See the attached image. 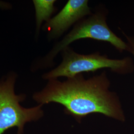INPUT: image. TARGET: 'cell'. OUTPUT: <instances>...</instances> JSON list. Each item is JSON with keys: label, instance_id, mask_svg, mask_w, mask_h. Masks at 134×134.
Listing matches in <instances>:
<instances>
[{"label": "cell", "instance_id": "cell-1", "mask_svg": "<svg viewBox=\"0 0 134 134\" xmlns=\"http://www.w3.org/2000/svg\"><path fill=\"white\" fill-rule=\"evenodd\" d=\"M110 81L105 71L86 79L83 74L64 81L51 80L33 99L43 105L52 102L63 106L65 112L80 122L86 116L99 113L124 121L125 116L119 98L109 91Z\"/></svg>", "mask_w": 134, "mask_h": 134}, {"label": "cell", "instance_id": "cell-2", "mask_svg": "<svg viewBox=\"0 0 134 134\" xmlns=\"http://www.w3.org/2000/svg\"><path fill=\"white\" fill-rule=\"evenodd\" d=\"M107 10L99 7L94 13L75 24L72 30L49 52L37 63V68H44L52 65L54 58L64 49L79 40L91 39L109 43L120 53L128 51L126 42L118 37L110 29L106 22Z\"/></svg>", "mask_w": 134, "mask_h": 134}, {"label": "cell", "instance_id": "cell-3", "mask_svg": "<svg viewBox=\"0 0 134 134\" xmlns=\"http://www.w3.org/2000/svg\"><path fill=\"white\" fill-rule=\"evenodd\" d=\"M62 61L57 67L44 74L42 78L46 80L69 78L83 72H95L108 69L121 75L132 74L134 71V63L130 57L122 59H111L99 52L82 54L68 47L61 52Z\"/></svg>", "mask_w": 134, "mask_h": 134}, {"label": "cell", "instance_id": "cell-4", "mask_svg": "<svg viewBox=\"0 0 134 134\" xmlns=\"http://www.w3.org/2000/svg\"><path fill=\"white\" fill-rule=\"evenodd\" d=\"M16 74L10 72L0 80V134L16 127L17 134H23L25 125L43 117L42 105L24 108L20 103L26 95L16 94L14 91Z\"/></svg>", "mask_w": 134, "mask_h": 134}, {"label": "cell", "instance_id": "cell-5", "mask_svg": "<svg viewBox=\"0 0 134 134\" xmlns=\"http://www.w3.org/2000/svg\"><path fill=\"white\" fill-rule=\"evenodd\" d=\"M87 0H69L61 10L43 26L49 40L59 38L72 25L92 13Z\"/></svg>", "mask_w": 134, "mask_h": 134}, {"label": "cell", "instance_id": "cell-6", "mask_svg": "<svg viewBox=\"0 0 134 134\" xmlns=\"http://www.w3.org/2000/svg\"><path fill=\"white\" fill-rule=\"evenodd\" d=\"M55 0H34L36 21V34L38 35L41 26L44 22H47L56 11Z\"/></svg>", "mask_w": 134, "mask_h": 134}, {"label": "cell", "instance_id": "cell-7", "mask_svg": "<svg viewBox=\"0 0 134 134\" xmlns=\"http://www.w3.org/2000/svg\"><path fill=\"white\" fill-rule=\"evenodd\" d=\"M122 32L126 39V42L128 47V52L131 53L134 57V36L127 35L123 31H122Z\"/></svg>", "mask_w": 134, "mask_h": 134}]
</instances>
